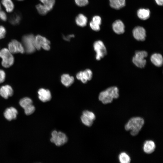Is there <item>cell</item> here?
Segmentation results:
<instances>
[{
    "label": "cell",
    "instance_id": "6da1fadb",
    "mask_svg": "<svg viewBox=\"0 0 163 163\" xmlns=\"http://www.w3.org/2000/svg\"><path fill=\"white\" fill-rule=\"evenodd\" d=\"M144 124L143 119L140 117H133L130 119L125 126L126 131H130V134L136 136L139 133Z\"/></svg>",
    "mask_w": 163,
    "mask_h": 163
},
{
    "label": "cell",
    "instance_id": "7a4b0ae2",
    "mask_svg": "<svg viewBox=\"0 0 163 163\" xmlns=\"http://www.w3.org/2000/svg\"><path fill=\"white\" fill-rule=\"evenodd\" d=\"M119 97V89L116 86L109 87L100 93L98 98L102 103L107 104L111 103L113 99Z\"/></svg>",
    "mask_w": 163,
    "mask_h": 163
},
{
    "label": "cell",
    "instance_id": "3957f363",
    "mask_svg": "<svg viewBox=\"0 0 163 163\" xmlns=\"http://www.w3.org/2000/svg\"><path fill=\"white\" fill-rule=\"evenodd\" d=\"M35 37L33 34L24 35L22 38V42L26 52L28 54L32 53L36 49L34 45Z\"/></svg>",
    "mask_w": 163,
    "mask_h": 163
},
{
    "label": "cell",
    "instance_id": "277c9868",
    "mask_svg": "<svg viewBox=\"0 0 163 163\" xmlns=\"http://www.w3.org/2000/svg\"><path fill=\"white\" fill-rule=\"evenodd\" d=\"M0 57L2 59V64L5 68H8L14 63V57L9 50L6 48H3L0 51Z\"/></svg>",
    "mask_w": 163,
    "mask_h": 163
},
{
    "label": "cell",
    "instance_id": "5b68a950",
    "mask_svg": "<svg viewBox=\"0 0 163 163\" xmlns=\"http://www.w3.org/2000/svg\"><path fill=\"white\" fill-rule=\"evenodd\" d=\"M148 56V53L145 51H136L133 57V63L137 67L144 68L146 64V61L145 58Z\"/></svg>",
    "mask_w": 163,
    "mask_h": 163
},
{
    "label": "cell",
    "instance_id": "8992f818",
    "mask_svg": "<svg viewBox=\"0 0 163 163\" xmlns=\"http://www.w3.org/2000/svg\"><path fill=\"white\" fill-rule=\"evenodd\" d=\"M51 135L50 141L57 146L62 145L68 141V139L66 135L62 132L54 130L52 132Z\"/></svg>",
    "mask_w": 163,
    "mask_h": 163
},
{
    "label": "cell",
    "instance_id": "52a82bcc",
    "mask_svg": "<svg viewBox=\"0 0 163 163\" xmlns=\"http://www.w3.org/2000/svg\"><path fill=\"white\" fill-rule=\"evenodd\" d=\"M34 45L36 50H40L42 48L46 50L50 49V42L46 37L40 35H37L35 37Z\"/></svg>",
    "mask_w": 163,
    "mask_h": 163
},
{
    "label": "cell",
    "instance_id": "ba28073f",
    "mask_svg": "<svg viewBox=\"0 0 163 163\" xmlns=\"http://www.w3.org/2000/svg\"><path fill=\"white\" fill-rule=\"evenodd\" d=\"M93 47L96 53V59L97 60H100L107 54L106 48L102 41L97 40L93 44Z\"/></svg>",
    "mask_w": 163,
    "mask_h": 163
},
{
    "label": "cell",
    "instance_id": "9c48e42d",
    "mask_svg": "<svg viewBox=\"0 0 163 163\" xmlns=\"http://www.w3.org/2000/svg\"><path fill=\"white\" fill-rule=\"evenodd\" d=\"M32 103L33 101L31 99L28 97L23 98L20 100L19 104L24 109L26 115H31L34 112L35 109Z\"/></svg>",
    "mask_w": 163,
    "mask_h": 163
},
{
    "label": "cell",
    "instance_id": "30bf717a",
    "mask_svg": "<svg viewBox=\"0 0 163 163\" xmlns=\"http://www.w3.org/2000/svg\"><path fill=\"white\" fill-rule=\"evenodd\" d=\"M95 119V116L94 113L88 110L84 111L81 117V120L82 123L88 126H92L93 121Z\"/></svg>",
    "mask_w": 163,
    "mask_h": 163
},
{
    "label": "cell",
    "instance_id": "8fae6325",
    "mask_svg": "<svg viewBox=\"0 0 163 163\" xmlns=\"http://www.w3.org/2000/svg\"><path fill=\"white\" fill-rule=\"evenodd\" d=\"M78 79L83 83H86L88 81L91 80L92 77V71L89 69H87L83 71L78 72L76 75Z\"/></svg>",
    "mask_w": 163,
    "mask_h": 163
},
{
    "label": "cell",
    "instance_id": "7c38bea8",
    "mask_svg": "<svg viewBox=\"0 0 163 163\" xmlns=\"http://www.w3.org/2000/svg\"><path fill=\"white\" fill-rule=\"evenodd\" d=\"M133 34L134 38L137 40L143 41L145 40L146 31L142 27L137 26L135 27L133 30Z\"/></svg>",
    "mask_w": 163,
    "mask_h": 163
},
{
    "label": "cell",
    "instance_id": "4fadbf2b",
    "mask_svg": "<svg viewBox=\"0 0 163 163\" xmlns=\"http://www.w3.org/2000/svg\"><path fill=\"white\" fill-rule=\"evenodd\" d=\"M38 97L39 99L43 102L50 101L52 97L51 94L49 90L44 88H40L38 91Z\"/></svg>",
    "mask_w": 163,
    "mask_h": 163
},
{
    "label": "cell",
    "instance_id": "5bb4252c",
    "mask_svg": "<svg viewBox=\"0 0 163 163\" xmlns=\"http://www.w3.org/2000/svg\"><path fill=\"white\" fill-rule=\"evenodd\" d=\"M13 94V89L9 85H3L0 88V95L5 99H8L9 97L11 96Z\"/></svg>",
    "mask_w": 163,
    "mask_h": 163
},
{
    "label": "cell",
    "instance_id": "9a60e30c",
    "mask_svg": "<svg viewBox=\"0 0 163 163\" xmlns=\"http://www.w3.org/2000/svg\"><path fill=\"white\" fill-rule=\"evenodd\" d=\"M18 112L14 107H10L7 108L4 113V116L7 120L11 121L16 119Z\"/></svg>",
    "mask_w": 163,
    "mask_h": 163
},
{
    "label": "cell",
    "instance_id": "2e32d148",
    "mask_svg": "<svg viewBox=\"0 0 163 163\" xmlns=\"http://www.w3.org/2000/svg\"><path fill=\"white\" fill-rule=\"evenodd\" d=\"M112 28L114 31L117 34H122L125 31L124 25L120 20H117L113 23Z\"/></svg>",
    "mask_w": 163,
    "mask_h": 163
},
{
    "label": "cell",
    "instance_id": "e0dca14e",
    "mask_svg": "<svg viewBox=\"0 0 163 163\" xmlns=\"http://www.w3.org/2000/svg\"><path fill=\"white\" fill-rule=\"evenodd\" d=\"M155 147L156 145L153 141L151 140H147L143 144V149L145 153L150 154L153 152Z\"/></svg>",
    "mask_w": 163,
    "mask_h": 163
},
{
    "label": "cell",
    "instance_id": "ac0fdd59",
    "mask_svg": "<svg viewBox=\"0 0 163 163\" xmlns=\"http://www.w3.org/2000/svg\"><path fill=\"white\" fill-rule=\"evenodd\" d=\"M152 62L155 66L159 67L161 66L163 63V58L161 54L158 53L153 54L151 57Z\"/></svg>",
    "mask_w": 163,
    "mask_h": 163
},
{
    "label": "cell",
    "instance_id": "d6986e66",
    "mask_svg": "<svg viewBox=\"0 0 163 163\" xmlns=\"http://www.w3.org/2000/svg\"><path fill=\"white\" fill-rule=\"evenodd\" d=\"M74 81V78L68 74H63L61 76V82L66 87L71 86L73 83Z\"/></svg>",
    "mask_w": 163,
    "mask_h": 163
},
{
    "label": "cell",
    "instance_id": "ffe728a7",
    "mask_svg": "<svg viewBox=\"0 0 163 163\" xmlns=\"http://www.w3.org/2000/svg\"><path fill=\"white\" fill-rule=\"evenodd\" d=\"M21 18V13L18 12H15L9 16V21L11 24L16 25L20 23Z\"/></svg>",
    "mask_w": 163,
    "mask_h": 163
},
{
    "label": "cell",
    "instance_id": "44dd1931",
    "mask_svg": "<svg viewBox=\"0 0 163 163\" xmlns=\"http://www.w3.org/2000/svg\"><path fill=\"white\" fill-rule=\"evenodd\" d=\"M137 15L141 20H147L150 16V10L148 9H139L137 11Z\"/></svg>",
    "mask_w": 163,
    "mask_h": 163
},
{
    "label": "cell",
    "instance_id": "7402d4cb",
    "mask_svg": "<svg viewBox=\"0 0 163 163\" xmlns=\"http://www.w3.org/2000/svg\"><path fill=\"white\" fill-rule=\"evenodd\" d=\"M87 18L82 14H79L76 17L75 22L76 24L80 27L85 26L87 23Z\"/></svg>",
    "mask_w": 163,
    "mask_h": 163
},
{
    "label": "cell",
    "instance_id": "603a6c76",
    "mask_svg": "<svg viewBox=\"0 0 163 163\" xmlns=\"http://www.w3.org/2000/svg\"><path fill=\"white\" fill-rule=\"evenodd\" d=\"M1 2L7 12H11L13 11L14 5L11 0H2Z\"/></svg>",
    "mask_w": 163,
    "mask_h": 163
},
{
    "label": "cell",
    "instance_id": "cb8c5ba5",
    "mask_svg": "<svg viewBox=\"0 0 163 163\" xmlns=\"http://www.w3.org/2000/svg\"><path fill=\"white\" fill-rule=\"evenodd\" d=\"M118 158L121 163H129L131 161L130 157L125 152L121 153L119 155Z\"/></svg>",
    "mask_w": 163,
    "mask_h": 163
},
{
    "label": "cell",
    "instance_id": "d4e9b609",
    "mask_svg": "<svg viewBox=\"0 0 163 163\" xmlns=\"http://www.w3.org/2000/svg\"><path fill=\"white\" fill-rule=\"evenodd\" d=\"M39 0L49 11H50L53 8L55 2V0Z\"/></svg>",
    "mask_w": 163,
    "mask_h": 163
},
{
    "label": "cell",
    "instance_id": "484cf974",
    "mask_svg": "<svg viewBox=\"0 0 163 163\" xmlns=\"http://www.w3.org/2000/svg\"><path fill=\"white\" fill-rule=\"evenodd\" d=\"M12 41L14 43L17 53H23L25 50L23 45L17 40H13Z\"/></svg>",
    "mask_w": 163,
    "mask_h": 163
},
{
    "label": "cell",
    "instance_id": "4316f807",
    "mask_svg": "<svg viewBox=\"0 0 163 163\" xmlns=\"http://www.w3.org/2000/svg\"><path fill=\"white\" fill-rule=\"evenodd\" d=\"M36 8L38 12L41 15L46 14L49 11L42 4H39L36 6Z\"/></svg>",
    "mask_w": 163,
    "mask_h": 163
},
{
    "label": "cell",
    "instance_id": "83f0119b",
    "mask_svg": "<svg viewBox=\"0 0 163 163\" xmlns=\"http://www.w3.org/2000/svg\"><path fill=\"white\" fill-rule=\"evenodd\" d=\"M110 4L111 7L116 9H119L121 8L117 0H109Z\"/></svg>",
    "mask_w": 163,
    "mask_h": 163
},
{
    "label": "cell",
    "instance_id": "f1b7e54d",
    "mask_svg": "<svg viewBox=\"0 0 163 163\" xmlns=\"http://www.w3.org/2000/svg\"><path fill=\"white\" fill-rule=\"evenodd\" d=\"M8 50L11 53H17L14 45L12 41L9 43L8 45Z\"/></svg>",
    "mask_w": 163,
    "mask_h": 163
},
{
    "label": "cell",
    "instance_id": "f546056e",
    "mask_svg": "<svg viewBox=\"0 0 163 163\" xmlns=\"http://www.w3.org/2000/svg\"><path fill=\"white\" fill-rule=\"evenodd\" d=\"M76 4L79 6H83L88 3V0H75Z\"/></svg>",
    "mask_w": 163,
    "mask_h": 163
},
{
    "label": "cell",
    "instance_id": "4dcf8cb0",
    "mask_svg": "<svg viewBox=\"0 0 163 163\" xmlns=\"http://www.w3.org/2000/svg\"><path fill=\"white\" fill-rule=\"evenodd\" d=\"M89 25L91 28L94 30L98 31L100 30V25L92 21L90 23Z\"/></svg>",
    "mask_w": 163,
    "mask_h": 163
},
{
    "label": "cell",
    "instance_id": "1f68e13d",
    "mask_svg": "<svg viewBox=\"0 0 163 163\" xmlns=\"http://www.w3.org/2000/svg\"><path fill=\"white\" fill-rule=\"evenodd\" d=\"M6 34L5 28L2 25H0V39L5 37Z\"/></svg>",
    "mask_w": 163,
    "mask_h": 163
},
{
    "label": "cell",
    "instance_id": "d6a6232c",
    "mask_svg": "<svg viewBox=\"0 0 163 163\" xmlns=\"http://www.w3.org/2000/svg\"><path fill=\"white\" fill-rule=\"evenodd\" d=\"M92 21L95 23L100 25L101 24V20L99 16H95L93 18Z\"/></svg>",
    "mask_w": 163,
    "mask_h": 163
},
{
    "label": "cell",
    "instance_id": "836d02e7",
    "mask_svg": "<svg viewBox=\"0 0 163 163\" xmlns=\"http://www.w3.org/2000/svg\"><path fill=\"white\" fill-rule=\"evenodd\" d=\"M5 78V73L4 71L0 69V83L3 82Z\"/></svg>",
    "mask_w": 163,
    "mask_h": 163
},
{
    "label": "cell",
    "instance_id": "e575fe53",
    "mask_svg": "<svg viewBox=\"0 0 163 163\" xmlns=\"http://www.w3.org/2000/svg\"><path fill=\"white\" fill-rule=\"evenodd\" d=\"M7 19V16L5 13L3 11H0V19L3 21H5Z\"/></svg>",
    "mask_w": 163,
    "mask_h": 163
},
{
    "label": "cell",
    "instance_id": "d590c367",
    "mask_svg": "<svg viewBox=\"0 0 163 163\" xmlns=\"http://www.w3.org/2000/svg\"><path fill=\"white\" fill-rule=\"evenodd\" d=\"M74 37V35L73 34H70L67 35V36H65L64 35L63 36V38L64 40L66 41H69L70 39L72 37Z\"/></svg>",
    "mask_w": 163,
    "mask_h": 163
},
{
    "label": "cell",
    "instance_id": "8d00e7d4",
    "mask_svg": "<svg viewBox=\"0 0 163 163\" xmlns=\"http://www.w3.org/2000/svg\"><path fill=\"white\" fill-rule=\"evenodd\" d=\"M121 8L124 7L126 4L125 0H117Z\"/></svg>",
    "mask_w": 163,
    "mask_h": 163
},
{
    "label": "cell",
    "instance_id": "74e56055",
    "mask_svg": "<svg viewBox=\"0 0 163 163\" xmlns=\"http://www.w3.org/2000/svg\"><path fill=\"white\" fill-rule=\"evenodd\" d=\"M156 3L159 5L162 6L163 4V0H155Z\"/></svg>",
    "mask_w": 163,
    "mask_h": 163
},
{
    "label": "cell",
    "instance_id": "f35d334b",
    "mask_svg": "<svg viewBox=\"0 0 163 163\" xmlns=\"http://www.w3.org/2000/svg\"><path fill=\"white\" fill-rule=\"evenodd\" d=\"M1 5L0 3V11L1 10Z\"/></svg>",
    "mask_w": 163,
    "mask_h": 163
},
{
    "label": "cell",
    "instance_id": "ab89813d",
    "mask_svg": "<svg viewBox=\"0 0 163 163\" xmlns=\"http://www.w3.org/2000/svg\"><path fill=\"white\" fill-rule=\"evenodd\" d=\"M17 0L19 1H23V0Z\"/></svg>",
    "mask_w": 163,
    "mask_h": 163
}]
</instances>
